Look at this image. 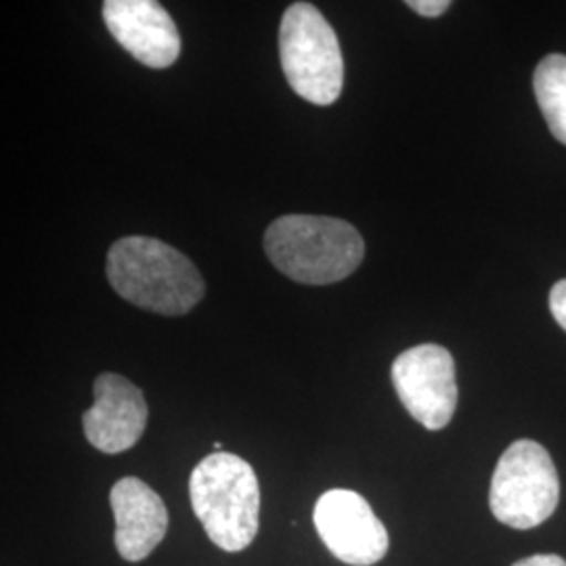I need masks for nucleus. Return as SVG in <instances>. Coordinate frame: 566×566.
Wrapping results in <instances>:
<instances>
[{"instance_id":"nucleus-5","label":"nucleus","mask_w":566,"mask_h":566,"mask_svg":"<svg viewBox=\"0 0 566 566\" xmlns=\"http://www.w3.org/2000/svg\"><path fill=\"white\" fill-rule=\"evenodd\" d=\"M560 502V481L546 447L516 441L495 465L489 506L493 516L512 528L528 531L546 523Z\"/></svg>"},{"instance_id":"nucleus-4","label":"nucleus","mask_w":566,"mask_h":566,"mask_svg":"<svg viewBox=\"0 0 566 566\" xmlns=\"http://www.w3.org/2000/svg\"><path fill=\"white\" fill-rule=\"evenodd\" d=\"M280 57L285 81L304 102L332 105L340 97V42L315 4L294 2L285 9L280 25Z\"/></svg>"},{"instance_id":"nucleus-1","label":"nucleus","mask_w":566,"mask_h":566,"mask_svg":"<svg viewBox=\"0 0 566 566\" xmlns=\"http://www.w3.org/2000/svg\"><path fill=\"white\" fill-rule=\"evenodd\" d=\"M105 273L124 301L166 317L189 313L206 292L200 271L185 254L143 235L112 243Z\"/></svg>"},{"instance_id":"nucleus-3","label":"nucleus","mask_w":566,"mask_h":566,"mask_svg":"<svg viewBox=\"0 0 566 566\" xmlns=\"http://www.w3.org/2000/svg\"><path fill=\"white\" fill-rule=\"evenodd\" d=\"M191 506L206 535L224 552H242L259 533L261 486L254 468L240 455L214 451L193 468Z\"/></svg>"},{"instance_id":"nucleus-12","label":"nucleus","mask_w":566,"mask_h":566,"mask_svg":"<svg viewBox=\"0 0 566 566\" xmlns=\"http://www.w3.org/2000/svg\"><path fill=\"white\" fill-rule=\"evenodd\" d=\"M549 311L554 315V319L558 322V325L566 332V280L556 283L552 287V294H549Z\"/></svg>"},{"instance_id":"nucleus-8","label":"nucleus","mask_w":566,"mask_h":566,"mask_svg":"<svg viewBox=\"0 0 566 566\" xmlns=\"http://www.w3.org/2000/svg\"><path fill=\"white\" fill-rule=\"evenodd\" d=\"M103 21L124 51L143 65L164 70L181 55V34L156 0H105Z\"/></svg>"},{"instance_id":"nucleus-2","label":"nucleus","mask_w":566,"mask_h":566,"mask_svg":"<svg viewBox=\"0 0 566 566\" xmlns=\"http://www.w3.org/2000/svg\"><path fill=\"white\" fill-rule=\"evenodd\" d=\"M264 252L285 277L308 285L343 282L364 261L361 233L343 219L287 214L269 224Z\"/></svg>"},{"instance_id":"nucleus-7","label":"nucleus","mask_w":566,"mask_h":566,"mask_svg":"<svg viewBox=\"0 0 566 566\" xmlns=\"http://www.w3.org/2000/svg\"><path fill=\"white\" fill-rule=\"evenodd\" d=\"M313 521L325 547L346 565H376L390 546L385 523L365 497L348 489L324 493L315 504Z\"/></svg>"},{"instance_id":"nucleus-13","label":"nucleus","mask_w":566,"mask_h":566,"mask_svg":"<svg viewBox=\"0 0 566 566\" xmlns=\"http://www.w3.org/2000/svg\"><path fill=\"white\" fill-rule=\"evenodd\" d=\"M407 7L422 18H439L451 7V2L449 0H409Z\"/></svg>"},{"instance_id":"nucleus-11","label":"nucleus","mask_w":566,"mask_h":566,"mask_svg":"<svg viewBox=\"0 0 566 566\" xmlns=\"http://www.w3.org/2000/svg\"><path fill=\"white\" fill-rule=\"evenodd\" d=\"M535 97L554 139L566 145V55L552 53L537 63Z\"/></svg>"},{"instance_id":"nucleus-6","label":"nucleus","mask_w":566,"mask_h":566,"mask_svg":"<svg viewBox=\"0 0 566 566\" xmlns=\"http://www.w3.org/2000/svg\"><path fill=\"white\" fill-rule=\"evenodd\" d=\"M392 385L405 409L428 430L446 428L458 407L455 361L446 346L418 344L392 364Z\"/></svg>"},{"instance_id":"nucleus-9","label":"nucleus","mask_w":566,"mask_h":566,"mask_svg":"<svg viewBox=\"0 0 566 566\" xmlns=\"http://www.w3.org/2000/svg\"><path fill=\"white\" fill-rule=\"evenodd\" d=\"M93 390L95 403L82 416L88 443L109 455L137 446L149 418L142 388L120 374H102Z\"/></svg>"},{"instance_id":"nucleus-10","label":"nucleus","mask_w":566,"mask_h":566,"mask_svg":"<svg viewBox=\"0 0 566 566\" xmlns=\"http://www.w3.org/2000/svg\"><path fill=\"white\" fill-rule=\"evenodd\" d=\"M109 502L116 518L114 544L126 563H142L163 544L168 531V510L163 497L137 476L112 486Z\"/></svg>"},{"instance_id":"nucleus-14","label":"nucleus","mask_w":566,"mask_h":566,"mask_svg":"<svg viewBox=\"0 0 566 566\" xmlns=\"http://www.w3.org/2000/svg\"><path fill=\"white\" fill-rule=\"evenodd\" d=\"M512 566H566V560L558 554H537V556L523 558Z\"/></svg>"}]
</instances>
